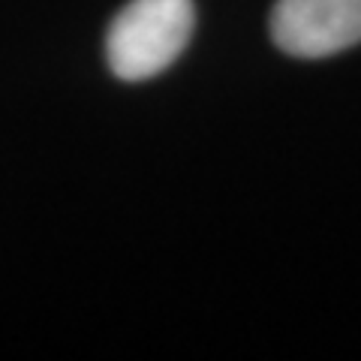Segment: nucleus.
Masks as SVG:
<instances>
[{
  "mask_svg": "<svg viewBox=\"0 0 361 361\" xmlns=\"http://www.w3.org/2000/svg\"><path fill=\"white\" fill-rule=\"evenodd\" d=\"M193 25V0H130L106 37L109 70L121 82L160 75L187 49Z\"/></svg>",
  "mask_w": 361,
  "mask_h": 361,
  "instance_id": "f257e3e1",
  "label": "nucleus"
},
{
  "mask_svg": "<svg viewBox=\"0 0 361 361\" xmlns=\"http://www.w3.org/2000/svg\"><path fill=\"white\" fill-rule=\"evenodd\" d=\"M271 39L304 61L341 54L361 42V0H277Z\"/></svg>",
  "mask_w": 361,
  "mask_h": 361,
  "instance_id": "f03ea898",
  "label": "nucleus"
}]
</instances>
